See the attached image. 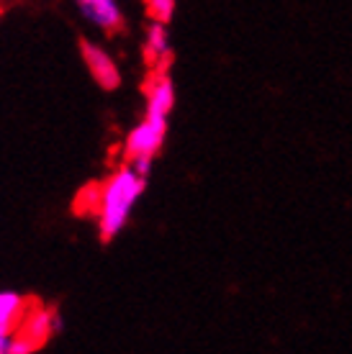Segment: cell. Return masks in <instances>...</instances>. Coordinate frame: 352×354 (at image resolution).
<instances>
[{"label": "cell", "instance_id": "obj_7", "mask_svg": "<svg viewBox=\"0 0 352 354\" xmlns=\"http://www.w3.org/2000/svg\"><path fill=\"white\" fill-rule=\"evenodd\" d=\"M28 303L24 295H18L13 290L0 292V331L3 334H16L21 321L26 316Z\"/></svg>", "mask_w": 352, "mask_h": 354}, {"label": "cell", "instance_id": "obj_8", "mask_svg": "<svg viewBox=\"0 0 352 354\" xmlns=\"http://www.w3.org/2000/svg\"><path fill=\"white\" fill-rule=\"evenodd\" d=\"M170 54V36L165 24L159 21H152L150 31H147V39H144V57L150 62H162Z\"/></svg>", "mask_w": 352, "mask_h": 354}, {"label": "cell", "instance_id": "obj_3", "mask_svg": "<svg viewBox=\"0 0 352 354\" xmlns=\"http://www.w3.org/2000/svg\"><path fill=\"white\" fill-rule=\"evenodd\" d=\"M80 52H82V59L88 64L93 80L100 85L103 90H116L121 85V72L116 67V62L111 59V54L106 49H100L98 44H90V41H82L80 44Z\"/></svg>", "mask_w": 352, "mask_h": 354}, {"label": "cell", "instance_id": "obj_2", "mask_svg": "<svg viewBox=\"0 0 352 354\" xmlns=\"http://www.w3.org/2000/svg\"><path fill=\"white\" fill-rule=\"evenodd\" d=\"M165 133H168V118H155L147 115L141 124H137L126 136V157H155L162 149L165 142Z\"/></svg>", "mask_w": 352, "mask_h": 354}, {"label": "cell", "instance_id": "obj_6", "mask_svg": "<svg viewBox=\"0 0 352 354\" xmlns=\"http://www.w3.org/2000/svg\"><path fill=\"white\" fill-rule=\"evenodd\" d=\"M173 108H175V85L170 77L157 75L147 88V113L144 115L168 118L173 113Z\"/></svg>", "mask_w": 352, "mask_h": 354}, {"label": "cell", "instance_id": "obj_9", "mask_svg": "<svg viewBox=\"0 0 352 354\" xmlns=\"http://www.w3.org/2000/svg\"><path fill=\"white\" fill-rule=\"evenodd\" d=\"M144 6L152 21H159V24H168L175 13V0H144Z\"/></svg>", "mask_w": 352, "mask_h": 354}, {"label": "cell", "instance_id": "obj_4", "mask_svg": "<svg viewBox=\"0 0 352 354\" xmlns=\"http://www.w3.org/2000/svg\"><path fill=\"white\" fill-rule=\"evenodd\" d=\"M75 6L82 10V16L88 18L93 26L103 28L108 34H114L123 26L121 6L116 0H75Z\"/></svg>", "mask_w": 352, "mask_h": 354}, {"label": "cell", "instance_id": "obj_5", "mask_svg": "<svg viewBox=\"0 0 352 354\" xmlns=\"http://www.w3.org/2000/svg\"><path fill=\"white\" fill-rule=\"evenodd\" d=\"M54 328H57V316H54L49 308H28L24 321H21V326H18V334L21 337H26L31 344L39 349V346L44 344L46 339L54 334Z\"/></svg>", "mask_w": 352, "mask_h": 354}, {"label": "cell", "instance_id": "obj_10", "mask_svg": "<svg viewBox=\"0 0 352 354\" xmlns=\"http://www.w3.org/2000/svg\"><path fill=\"white\" fill-rule=\"evenodd\" d=\"M10 339H13V334H3V331H0V354H8Z\"/></svg>", "mask_w": 352, "mask_h": 354}, {"label": "cell", "instance_id": "obj_1", "mask_svg": "<svg viewBox=\"0 0 352 354\" xmlns=\"http://www.w3.org/2000/svg\"><path fill=\"white\" fill-rule=\"evenodd\" d=\"M144 185H147V177H141L132 165H126L108 177L106 185L98 190V231L106 241L114 239L126 226L134 205L144 193Z\"/></svg>", "mask_w": 352, "mask_h": 354}]
</instances>
